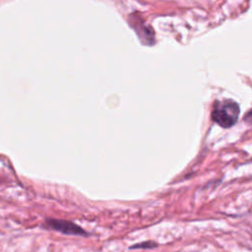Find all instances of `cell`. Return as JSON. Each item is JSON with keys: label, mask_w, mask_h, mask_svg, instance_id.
Masks as SVG:
<instances>
[{"label": "cell", "mask_w": 252, "mask_h": 252, "mask_svg": "<svg viewBox=\"0 0 252 252\" xmlns=\"http://www.w3.org/2000/svg\"><path fill=\"white\" fill-rule=\"evenodd\" d=\"M158 246V243L152 240H146V241H142L139 243H136L134 245H131L129 248L130 249H152Z\"/></svg>", "instance_id": "3957f363"}, {"label": "cell", "mask_w": 252, "mask_h": 252, "mask_svg": "<svg viewBox=\"0 0 252 252\" xmlns=\"http://www.w3.org/2000/svg\"><path fill=\"white\" fill-rule=\"evenodd\" d=\"M244 119H245V121H247V122L252 124V109L249 112H247V114L245 115Z\"/></svg>", "instance_id": "277c9868"}, {"label": "cell", "mask_w": 252, "mask_h": 252, "mask_svg": "<svg viewBox=\"0 0 252 252\" xmlns=\"http://www.w3.org/2000/svg\"><path fill=\"white\" fill-rule=\"evenodd\" d=\"M41 227L44 229L58 231L66 235H78V236H88L89 232L86 231L82 226L77 224L72 220H60L54 218L45 219L41 223Z\"/></svg>", "instance_id": "7a4b0ae2"}, {"label": "cell", "mask_w": 252, "mask_h": 252, "mask_svg": "<svg viewBox=\"0 0 252 252\" xmlns=\"http://www.w3.org/2000/svg\"><path fill=\"white\" fill-rule=\"evenodd\" d=\"M239 105L235 101L224 99L216 102L212 111V118L222 128H229L235 124L239 117Z\"/></svg>", "instance_id": "6da1fadb"}]
</instances>
